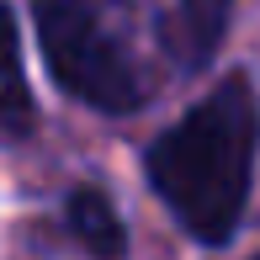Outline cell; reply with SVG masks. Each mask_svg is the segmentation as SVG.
<instances>
[{
    "label": "cell",
    "instance_id": "6da1fadb",
    "mask_svg": "<svg viewBox=\"0 0 260 260\" xmlns=\"http://www.w3.org/2000/svg\"><path fill=\"white\" fill-rule=\"evenodd\" d=\"M260 154V101L250 75H223L175 127L149 144L144 170L170 218L207 250L239 234Z\"/></svg>",
    "mask_w": 260,
    "mask_h": 260
},
{
    "label": "cell",
    "instance_id": "7a4b0ae2",
    "mask_svg": "<svg viewBox=\"0 0 260 260\" xmlns=\"http://www.w3.org/2000/svg\"><path fill=\"white\" fill-rule=\"evenodd\" d=\"M32 21L69 101L101 117H127L149 101V64L127 0H32Z\"/></svg>",
    "mask_w": 260,
    "mask_h": 260
},
{
    "label": "cell",
    "instance_id": "3957f363",
    "mask_svg": "<svg viewBox=\"0 0 260 260\" xmlns=\"http://www.w3.org/2000/svg\"><path fill=\"white\" fill-rule=\"evenodd\" d=\"M234 21V0H170V53L181 69H207Z\"/></svg>",
    "mask_w": 260,
    "mask_h": 260
},
{
    "label": "cell",
    "instance_id": "277c9868",
    "mask_svg": "<svg viewBox=\"0 0 260 260\" xmlns=\"http://www.w3.org/2000/svg\"><path fill=\"white\" fill-rule=\"evenodd\" d=\"M64 218H69V234L96 260H122L127 255V229H122V218H117V207L106 202V191L75 186L69 202H64Z\"/></svg>",
    "mask_w": 260,
    "mask_h": 260
},
{
    "label": "cell",
    "instance_id": "5b68a950",
    "mask_svg": "<svg viewBox=\"0 0 260 260\" xmlns=\"http://www.w3.org/2000/svg\"><path fill=\"white\" fill-rule=\"evenodd\" d=\"M0 133H32V85L21 75V43L6 0H0Z\"/></svg>",
    "mask_w": 260,
    "mask_h": 260
},
{
    "label": "cell",
    "instance_id": "8992f818",
    "mask_svg": "<svg viewBox=\"0 0 260 260\" xmlns=\"http://www.w3.org/2000/svg\"><path fill=\"white\" fill-rule=\"evenodd\" d=\"M255 260H260V255H255Z\"/></svg>",
    "mask_w": 260,
    "mask_h": 260
}]
</instances>
